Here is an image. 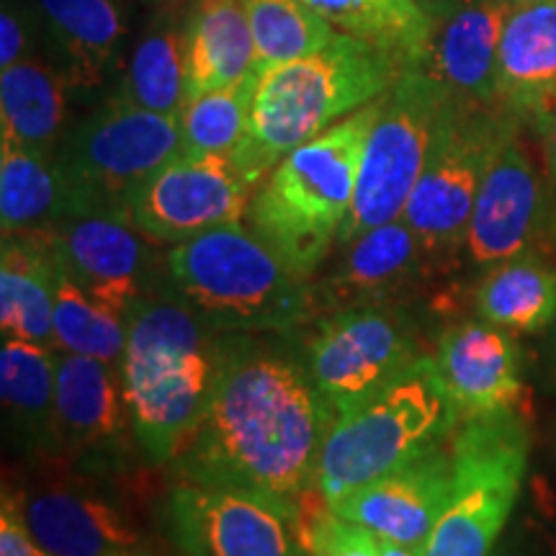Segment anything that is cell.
<instances>
[{
	"mask_svg": "<svg viewBox=\"0 0 556 556\" xmlns=\"http://www.w3.org/2000/svg\"><path fill=\"white\" fill-rule=\"evenodd\" d=\"M0 556H52L31 536L21 513L18 492H9V486L3 490V507H0Z\"/></svg>",
	"mask_w": 556,
	"mask_h": 556,
	"instance_id": "cell-37",
	"label": "cell"
},
{
	"mask_svg": "<svg viewBox=\"0 0 556 556\" xmlns=\"http://www.w3.org/2000/svg\"><path fill=\"white\" fill-rule=\"evenodd\" d=\"M541 379L552 392H556V319L546 330L544 351H541Z\"/></svg>",
	"mask_w": 556,
	"mask_h": 556,
	"instance_id": "cell-39",
	"label": "cell"
},
{
	"mask_svg": "<svg viewBox=\"0 0 556 556\" xmlns=\"http://www.w3.org/2000/svg\"><path fill=\"white\" fill-rule=\"evenodd\" d=\"M50 62L73 90L101 88L116 67L124 13L116 0H34Z\"/></svg>",
	"mask_w": 556,
	"mask_h": 556,
	"instance_id": "cell-23",
	"label": "cell"
},
{
	"mask_svg": "<svg viewBox=\"0 0 556 556\" xmlns=\"http://www.w3.org/2000/svg\"><path fill=\"white\" fill-rule=\"evenodd\" d=\"M458 99L422 67H405L381 96L358 165L356 197L338 245L402 217L409 193L426 168L438 131Z\"/></svg>",
	"mask_w": 556,
	"mask_h": 556,
	"instance_id": "cell-9",
	"label": "cell"
},
{
	"mask_svg": "<svg viewBox=\"0 0 556 556\" xmlns=\"http://www.w3.org/2000/svg\"><path fill=\"white\" fill-rule=\"evenodd\" d=\"M426 356L407 307H348L315 317L302 358L332 420L392 387Z\"/></svg>",
	"mask_w": 556,
	"mask_h": 556,
	"instance_id": "cell-10",
	"label": "cell"
},
{
	"mask_svg": "<svg viewBox=\"0 0 556 556\" xmlns=\"http://www.w3.org/2000/svg\"><path fill=\"white\" fill-rule=\"evenodd\" d=\"M492 556H513V554H507L505 548H495V554H492Z\"/></svg>",
	"mask_w": 556,
	"mask_h": 556,
	"instance_id": "cell-44",
	"label": "cell"
},
{
	"mask_svg": "<svg viewBox=\"0 0 556 556\" xmlns=\"http://www.w3.org/2000/svg\"><path fill=\"white\" fill-rule=\"evenodd\" d=\"M186 101L258 73L242 0H197L184 18Z\"/></svg>",
	"mask_w": 556,
	"mask_h": 556,
	"instance_id": "cell-25",
	"label": "cell"
},
{
	"mask_svg": "<svg viewBox=\"0 0 556 556\" xmlns=\"http://www.w3.org/2000/svg\"><path fill=\"white\" fill-rule=\"evenodd\" d=\"M513 127H518V122L500 106L458 101L438 131L402 219L446 266L464 253L477 193Z\"/></svg>",
	"mask_w": 556,
	"mask_h": 556,
	"instance_id": "cell-11",
	"label": "cell"
},
{
	"mask_svg": "<svg viewBox=\"0 0 556 556\" xmlns=\"http://www.w3.org/2000/svg\"><path fill=\"white\" fill-rule=\"evenodd\" d=\"M402 70L392 54L338 31L319 52L258 73L248 131L229 155L261 184L291 150L381 99Z\"/></svg>",
	"mask_w": 556,
	"mask_h": 556,
	"instance_id": "cell-3",
	"label": "cell"
},
{
	"mask_svg": "<svg viewBox=\"0 0 556 556\" xmlns=\"http://www.w3.org/2000/svg\"><path fill=\"white\" fill-rule=\"evenodd\" d=\"M454 486L451 438L374 479L330 507L340 518L368 528L379 539L426 548L430 533L446 510Z\"/></svg>",
	"mask_w": 556,
	"mask_h": 556,
	"instance_id": "cell-17",
	"label": "cell"
},
{
	"mask_svg": "<svg viewBox=\"0 0 556 556\" xmlns=\"http://www.w3.org/2000/svg\"><path fill=\"white\" fill-rule=\"evenodd\" d=\"M31 536L52 556H109L137 548L139 531L124 507L88 479H58L18 495Z\"/></svg>",
	"mask_w": 556,
	"mask_h": 556,
	"instance_id": "cell-20",
	"label": "cell"
},
{
	"mask_svg": "<svg viewBox=\"0 0 556 556\" xmlns=\"http://www.w3.org/2000/svg\"><path fill=\"white\" fill-rule=\"evenodd\" d=\"M507 3L513 5V9H518V5H533V3H546V0H507Z\"/></svg>",
	"mask_w": 556,
	"mask_h": 556,
	"instance_id": "cell-42",
	"label": "cell"
},
{
	"mask_svg": "<svg viewBox=\"0 0 556 556\" xmlns=\"http://www.w3.org/2000/svg\"><path fill=\"white\" fill-rule=\"evenodd\" d=\"M497 106L531 131L556 111V0L518 5L507 16L497 54Z\"/></svg>",
	"mask_w": 556,
	"mask_h": 556,
	"instance_id": "cell-22",
	"label": "cell"
},
{
	"mask_svg": "<svg viewBox=\"0 0 556 556\" xmlns=\"http://www.w3.org/2000/svg\"><path fill=\"white\" fill-rule=\"evenodd\" d=\"M340 248L338 266L315 283V317L348 307H407L430 278L448 268L402 217Z\"/></svg>",
	"mask_w": 556,
	"mask_h": 556,
	"instance_id": "cell-15",
	"label": "cell"
},
{
	"mask_svg": "<svg viewBox=\"0 0 556 556\" xmlns=\"http://www.w3.org/2000/svg\"><path fill=\"white\" fill-rule=\"evenodd\" d=\"M454 486L422 556H492L516 510L531 456L523 409L458 422Z\"/></svg>",
	"mask_w": 556,
	"mask_h": 556,
	"instance_id": "cell-8",
	"label": "cell"
},
{
	"mask_svg": "<svg viewBox=\"0 0 556 556\" xmlns=\"http://www.w3.org/2000/svg\"><path fill=\"white\" fill-rule=\"evenodd\" d=\"M114 96L131 106L178 116L186 99V58L184 24L176 13L160 11L139 34Z\"/></svg>",
	"mask_w": 556,
	"mask_h": 556,
	"instance_id": "cell-29",
	"label": "cell"
},
{
	"mask_svg": "<svg viewBox=\"0 0 556 556\" xmlns=\"http://www.w3.org/2000/svg\"><path fill=\"white\" fill-rule=\"evenodd\" d=\"M0 392L11 435L29 454L60 456L58 441V351L3 338L0 351Z\"/></svg>",
	"mask_w": 556,
	"mask_h": 556,
	"instance_id": "cell-26",
	"label": "cell"
},
{
	"mask_svg": "<svg viewBox=\"0 0 556 556\" xmlns=\"http://www.w3.org/2000/svg\"><path fill=\"white\" fill-rule=\"evenodd\" d=\"M332 422L302 353L253 332H225L204 415L173 458V475L238 486L296 513L317 482Z\"/></svg>",
	"mask_w": 556,
	"mask_h": 556,
	"instance_id": "cell-1",
	"label": "cell"
},
{
	"mask_svg": "<svg viewBox=\"0 0 556 556\" xmlns=\"http://www.w3.org/2000/svg\"><path fill=\"white\" fill-rule=\"evenodd\" d=\"M54 343L58 351L122 366L127 351V317L88 296L62 268L54 291Z\"/></svg>",
	"mask_w": 556,
	"mask_h": 556,
	"instance_id": "cell-33",
	"label": "cell"
},
{
	"mask_svg": "<svg viewBox=\"0 0 556 556\" xmlns=\"http://www.w3.org/2000/svg\"><path fill=\"white\" fill-rule=\"evenodd\" d=\"M296 513L238 486L176 482L165 523L180 556H304Z\"/></svg>",
	"mask_w": 556,
	"mask_h": 556,
	"instance_id": "cell-13",
	"label": "cell"
},
{
	"mask_svg": "<svg viewBox=\"0 0 556 556\" xmlns=\"http://www.w3.org/2000/svg\"><path fill=\"white\" fill-rule=\"evenodd\" d=\"M258 186L232 155L180 152L135 193L127 219L148 240L176 245L206 229L242 222Z\"/></svg>",
	"mask_w": 556,
	"mask_h": 556,
	"instance_id": "cell-14",
	"label": "cell"
},
{
	"mask_svg": "<svg viewBox=\"0 0 556 556\" xmlns=\"http://www.w3.org/2000/svg\"><path fill=\"white\" fill-rule=\"evenodd\" d=\"M52 232L70 278L122 317L155 291L148 238L124 214H75L58 222Z\"/></svg>",
	"mask_w": 556,
	"mask_h": 556,
	"instance_id": "cell-16",
	"label": "cell"
},
{
	"mask_svg": "<svg viewBox=\"0 0 556 556\" xmlns=\"http://www.w3.org/2000/svg\"><path fill=\"white\" fill-rule=\"evenodd\" d=\"M294 523L304 556H381L377 533L340 518L317 486L299 497Z\"/></svg>",
	"mask_w": 556,
	"mask_h": 556,
	"instance_id": "cell-35",
	"label": "cell"
},
{
	"mask_svg": "<svg viewBox=\"0 0 556 556\" xmlns=\"http://www.w3.org/2000/svg\"><path fill=\"white\" fill-rule=\"evenodd\" d=\"M433 356L458 422L523 409V353L507 330L464 319L438 336Z\"/></svg>",
	"mask_w": 556,
	"mask_h": 556,
	"instance_id": "cell-18",
	"label": "cell"
},
{
	"mask_svg": "<svg viewBox=\"0 0 556 556\" xmlns=\"http://www.w3.org/2000/svg\"><path fill=\"white\" fill-rule=\"evenodd\" d=\"M475 312L510 336L546 332L556 319V263L548 255L526 253L482 268Z\"/></svg>",
	"mask_w": 556,
	"mask_h": 556,
	"instance_id": "cell-28",
	"label": "cell"
},
{
	"mask_svg": "<svg viewBox=\"0 0 556 556\" xmlns=\"http://www.w3.org/2000/svg\"><path fill=\"white\" fill-rule=\"evenodd\" d=\"M60 454L90 464H114L135 435L124 402L122 374L106 361L58 351Z\"/></svg>",
	"mask_w": 556,
	"mask_h": 556,
	"instance_id": "cell-19",
	"label": "cell"
},
{
	"mask_svg": "<svg viewBox=\"0 0 556 556\" xmlns=\"http://www.w3.org/2000/svg\"><path fill=\"white\" fill-rule=\"evenodd\" d=\"M415 3L428 13V18L433 21V24H438V21L446 18L462 0H415Z\"/></svg>",
	"mask_w": 556,
	"mask_h": 556,
	"instance_id": "cell-40",
	"label": "cell"
},
{
	"mask_svg": "<svg viewBox=\"0 0 556 556\" xmlns=\"http://www.w3.org/2000/svg\"><path fill=\"white\" fill-rule=\"evenodd\" d=\"M41 34L34 5L21 0H3L0 9V70L34 58L37 37Z\"/></svg>",
	"mask_w": 556,
	"mask_h": 556,
	"instance_id": "cell-36",
	"label": "cell"
},
{
	"mask_svg": "<svg viewBox=\"0 0 556 556\" xmlns=\"http://www.w3.org/2000/svg\"><path fill=\"white\" fill-rule=\"evenodd\" d=\"M510 11L507 0H462L435 24L417 67L443 83L458 101L497 106V54Z\"/></svg>",
	"mask_w": 556,
	"mask_h": 556,
	"instance_id": "cell-21",
	"label": "cell"
},
{
	"mask_svg": "<svg viewBox=\"0 0 556 556\" xmlns=\"http://www.w3.org/2000/svg\"><path fill=\"white\" fill-rule=\"evenodd\" d=\"M338 31L392 54L402 67L426 58L435 24L415 0H304Z\"/></svg>",
	"mask_w": 556,
	"mask_h": 556,
	"instance_id": "cell-30",
	"label": "cell"
},
{
	"mask_svg": "<svg viewBox=\"0 0 556 556\" xmlns=\"http://www.w3.org/2000/svg\"><path fill=\"white\" fill-rule=\"evenodd\" d=\"M222 336L168 289L152 291L129 312L122 387L135 441L150 462L173 464L197 430Z\"/></svg>",
	"mask_w": 556,
	"mask_h": 556,
	"instance_id": "cell-2",
	"label": "cell"
},
{
	"mask_svg": "<svg viewBox=\"0 0 556 556\" xmlns=\"http://www.w3.org/2000/svg\"><path fill=\"white\" fill-rule=\"evenodd\" d=\"M422 554H426V548L402 546V544H394V541L381 539V556H422Z\"/></svg>",
	"mask_w": 556,
	"mask_h": 556,
	"instance_id": "cell-41",
	"label": "cell"
},
{
	"mask_svg": "<svg viewBox=\"0 0 556 556\" xmlns=\"http://www.w3.org/2000/svg\"><path fill=\"white\" fill-rule=\"evenodd\" d=\"M458 426L435 356L426 353L384 392L332 422L317 482L328 503L448 441Z\"/></svg>",
	"mask_w": 556,
	"mask_h": 556,
	"instance_id": "cell-6",
	"label": "cell"
},
{
	"mask_svg": "<svg viewBox=\"0 0 556 556\" xmlns=\"http://www.w3.org/2000/svg\"><path fill=\"white\" fill-rule=\"evenodd\" d=\"M258 73L186 101L178 111L184 155H229L248 131Z\"/></svg>",
	"mask_w": 556,
	"mask_h": 556,
	"instance_id": "cell-34",
	"label": "cell"
},
{
	"mask_svg": "<svg viewBox=\"0 0 556 556\" xmlns=\"http://www.w3.org/2000/svg\"><path fill=\"white\" fill-rule=\"evenodd\" d=\"M258 73L302 60L330 45L338 29L304 0H242Z\"/></svg>",
	"mask_w": 556,
	"mask_h": 556,
	"instance_id": "cell-32",
	"label": "cell"
},
{
	"mask_svg": "<svg viewBox=\"0 0 556 556\" xmlns=\"http://www.w3.org/2000/svg\"><path fill=\"white\" fill-rule=\"evenodd\" d=\"M65 219V186L52 155L0 142V229H50Z\"/></svg>",
	"mask_w": 556,
	"mask_h": 556,
	"instance_id": "cell-31",
	"label": "cell"
},
{
	"mask_svg": "<svg viewBox=\"0 0 556 556\" xmlns=\"http://www.w3.org/2000/svg\"><path fill=\"white\" fill-rule=\"evenodd\" d=\"M67 90L65 75L39 58L0 70V142L58 155L65 139Z\"/></svg>",
	"mask_w": 556,
	"mask_h": 556,
	"instance_id": "cell-27",
	"label": "cell"
},
{
	"mask_svg": "<svg viewBox=\"0 0 556 556\" xmlns=\"http://www.w3.org/2000/svg\"><path fill=\"white\" fill-rule=\"evenodd\" d=\"M109 556H148V554L137 552V548H127V552H114V554H109Z\"/></svg>",
	"mask_w": 556,
	"mask_h": 556,
	"instance_id": "cell-43",
	"label": "cell"
},
{
	"mask_svg": "<svg viewBox=\"0 0 556 556\" xmlns=\"http://www.w3.org/2000/svg\"><path fill=\"white\" fill-rule=\"evenodd\" d=\"M165 289L219 332H294L315 319V283L242 222L206 229L165 253Z\"/></svg>",
	"mask_w": 556,
	"mask_h": 556,
	"instance_id": "cell-5",
	"label": "cell"
},
{
	"mask_svg": "<svg viewBox=\"0 0 556 556\" xmlns=\"http://www.w3.org/2000/svg\"><path fill=\"white\" fill-rule=\"evenodd\" d=\"M180 155L178 116L131 106L114 93L62 139L54 163L65 217L124 214L155 173Z\"/></svg>",
	"mask_w": 556,
	"mask_h": 556,
	"instance_id": "cell-7",
	"label": "cell"
},
{
	"mask_svg": "<svg viewBox=\"0 0 556 556\" xmlns=\"http://www.w3.org/2000/svg\"><path fill=\"white\" fill-rule=\"evenodd\" d=\"M379 109L381 99L366 103L291 150L261 180L250 201L248 227L307 281L338 245L351 217L361 155Z\"/></svg>",
	"mask_w": 556,
	"mask_h": 556,
	"instance_id": "cell-4",
	"label": "cell"
},
{
	"mask_svg": "<svg viewBox=\"0 0 556 556\" xmlns=\"http://www.w3.org/2000/svg\"><path fill=\"white\" fill-rule=\"evenodd\" d=\"M556 253V197L544 170L520 142V124L492 157L477 193L464 255L490 268L516 255Z\"/></svg>",
	"mask_w": 556,
	"mask_h": 556,
	"instance_id": "cell-12",
	"label": "cell"
},
{
	"mask_svg": "<svg viewBox=\"0 0 556 556\" xmlns=\"http://www.w3.org/2000/svg\"><path fill=\"white\" fill-rule=\"evenodd\" d=\"M533 135H536L541 142V152H544V173L556 197V111H552V114L533 129Z\"/></svg>",
	"mask_w": 556,
	"mask_h": 556,
	"instance_id": "cell-38",
	"label": "cell"
},
{
	"mask_svg": "<svg viewBox=\"0 0 556 556\" xmlns=\"http://www.w3.org/2000/svg\"><path fill=\"white\" fill-rule=\"evenodd\" d=\"M60 253L54 232L3 235L0 248V328L3 338L26 340L58 351L54 343V291Z\"/></svg>",
	"mask_w": 556,
	"mask_h": 556,
	"instance_id": "cell-24",
	"label": "cell"
}]
</instances>
